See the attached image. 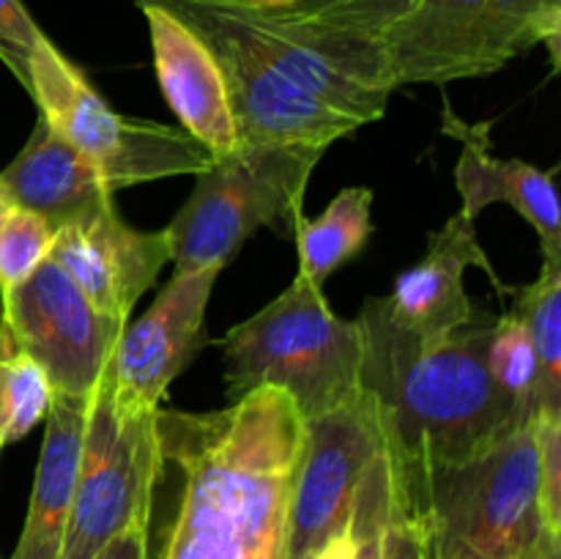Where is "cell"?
I'll use <instances>...</instances> for the list:
<instances>
[{
	"label": "cell",
	"mask_w": 561,
	"mask_h": 559,
	"mask_svg": "<svg viewBox=\"0 0 561 559\" xmlns=\"http://www.w3.org/2000/svg\"><path fill=\"white\" fill-rule=\"evenodd\" d=\"M305 420L261 387L217 411H157L159 559H283Z\"/></svg>",
	"instance_id": "1"
},
{
	"label": "cell",
	"mask_w": 561,
	"mask_h": 559,
	"mask_svg": "<svg viewBox=\"0 0 561 559\" xmlns=\"http://www.w3.org/2000/svg\"><path fill=\"white\" fill-rule=\"evenodd\" d=\"M362 389L376 406L392 493L409 497L427 469L474 458L526 417L488 370L493 323L477 310L442 340H416L394 327L378 296L359 312Z\"/></svg>",
	"instance_id": "2"
},
{
	"label": "cell",
	"mask_w": 561,
	"mask_h": 559,
	"mask_svg": "<svg viewBox=\"0 0 561 559\" xmlns=\"http://www.w3.org/2000/svg\"><path fill=\"white\" fill-rule=\"evenodd\" d=\"M394 504L420 524L425 559L561 557V529L542 507L540 417L474 458L427 469Z\"/></svg>",
	"instance_id": "3"
},
{
	"label": "cell",
	"mask_w": 561,
	"mask_h": 559,
	"mask_svg": "<svg viewBox=\"0 0 561 559\" xmlns=\"http://www.w3.org/2000/svg\"><path fill=\"white\" fill-rule=\"evenodd\" d=\"M228 398L261 387L283 389L310 422L362 395L359 321L334 316L321 285L296 274L261 312L222 338Z\"/></svg>",
	"instance_id": "4"
},
{
	"label": "cell",
	"mask_w": 561,
	"mask_h": 559,
	"mask_svg": "<svg viewBox=\"0 0 561 559\" xmlns=\"http://www.w3.org/2000/svg\"><path fill=\"white\" fill-rule=\"evenodd\" d=\"M323 153L316 146H239L195 173V190L164 228L173 272L225 269L261 228L294 236Z\"/></svg>",
	"instance_id": "5"
},
{
	"label": "cell",
	"mask_w": 561,
	"mask_h": 559,
	"mask_svg": "<svg viewBox=\"0 0 561 559\" xmlns=\"http://www.w3.org/2000/svg\"><path fill=\"white\" fill-rule=\"evenodd\" d=\"M561 0H416L381 38L392 88L488 77L537 44L559 64Z\"/></svg>",
	"instance_id": "6"
},
{
	"label": "cell",
	"mask_w": 561,
	"mask_h": 559,
	"mask_svg": "<svg viewBox=\"0 0 561 559\" xmlns=\"http://www.w3.org/2000/svg\"><path fill=\"white\" fill-rule=\"evenodd\" d=\"M31 99L38 118L64 137L113 192L211 168V151L179 126L115 113L88 77L49 42L31 60Z\"/></svg>",
	"instance_id": "7"
},
{
	"label": "cell",
	"mask_w": 561,
	"mask_h": 559,
	"mask_svg": "<svg viewBox=\"0 0 561 559\" xmlns=\"http://www.w3.org/2000/svg\"><path fill=\"white\" fill-rule=\"evenodd\" d=\"M162 5L201 36L222 71L239 146H316L329 148L359 129L343 115L279 75L252 42L233 0H135Z\"/></svg>",
	"instance_id": "8"
},
{
	"label": "cell",
	"mask_w": 561,
	"mask_h": 559,
	"mask_svg": "<svg viewBox=\"0 0 561 559\" xmlns=\"http://www.w3.org/2000/svg\"><path fill=\"white\" fill-rule=\"evenodd\" d=\"M157 480V414L121 411L107 370L88 398L69 526L58 559H93L115 535L148 524Z\"/></svg>",
	"instance_id": "9"
},
{
	"label": "cell",
	"mask_w": 561,
	"mask_h": 559,
	"mask_svg": "<svg viewBox=\"0 0 561 559\" xmlns=\"http://www.w3.org/2000/svg\"><path fill=\"white\" fill-rule=\"evenodd\" d=\"M0 318L44 367L53 392L75 398H91L124 329L96 310L53 258L0 294Z\"/></svg>",
	"instance_id": "10"
},
{
	"label": "cell",
	"mask_w": 561,
	"mask_h": 559,
	"mask_svg": "<svg viewBox=\"0 0 561 559\" xmlns=\"http://www.w3.org/2000/svg\"><path fill=\"white\" fill-rule=\"evenodd\" d=\"M378 453H383L381 422L365 389L351 403L305 422L283 559H310L348 529L356 488Z\"/></svg>",
	"instance_id": "11"
},
{
	"label": "cell",
	"mask_w": 561,
	"mask_h": 559,
	"mask_svg": "<svg viewBox=\"0 0 561 559\" xmlns=\"http://www.w3.org/2000/svg\"><path fill=\"white\" fill-rule=\"evenodd\" d=\"M222 269L173 272L146 316L121 329L107 365L110 389L121 411L157 414L170 384L208 343L206 312Z\"/></svg>",
	"instance_id": "12"
},
{
	"label": "cell",
	"mask_w": 561,
	"mask_h": 559,
	"mask_svg": "<svg viewBox=\"0 0 561 559\" xmlns=\"http://www.w3.org/2000/svg\"><path fill=\"white\" fill-rule=\"evenodd\" d=\"M53 258L96 310L129 323L131 310L170 261L164 230H137L115 203L55 230Z\"/></svg>",
	"instance_id": "13"
},
{
	"label": "cell",
	"mask_w": 561,
	"mask_h": 559,
	"mask_svg": "<svg viewBox=\"0 0 561 559\" xmlns=\"http://www.w3.org/2000/svg\"><path fill=\"white\" fill-rule=\"evenodd\" d=\"M471 266L482 269L499 294H507L496 269L480 247L474 219L458 212L427 236L422 261L405 269L392 294L381 299L383 312L394 327L416 340L447 338L477 316L474 301L463 288V274Z\"/></svg>",
	"instance_id": "14"
},
{
	"label": "cell",
	"mask_w": 561,
	"mask_h": 559,
	"mask_svg": "<svg viewBox=\"0 0 561 559\" xmlns=\"http://www.w3.org/2000/svg\"><path fill=\"white\" fill-rule=\"evenodd\" d=\"M442 132L460 142V159L455 164L460 214L477 219L491 203H507L540 233L542 258L561 261L557 168L540 170L524 159L496 157L491 151V124H469L449 102L442 110Z\"/></svg>",
	"instance_id": "15"
},
{
	"label": "cell",
	"mask_w": 561,
	"mask_h": 559,
	"mask_svg": "<svg viewBox=\"0 0 561 559\" xmlns=\"http://www.w3.org/2000/svg\"><path fill=\"white\" fill-rule=\"evenodd\" d=\"M137 9L148 22L159 85L179 118V129L195 137L214 159L233 153L239 148V132L214 55L195 31L162 5L140 3Z\"/></svg>",
	"instance_id": "16"
},
{
	"label": "cell",
	"mask_w": 561,
	"mask_h": 559,
	"mask_svg": "<svg viewBox=\"0 0 561 559\" xmlns=\"http://www.w3.org/2000/svg\"><path fill=\"white\" fill-rule=\"evenodd\" d=\"M0 190L14 206L38 214L55 230L115 203V192L102 175L44 118H36L14 162L0 170Z\"/></svg>",
	"instance_id": "17"
},
{
	"label": "cell",
	"mask_w": 561,
	"mask_h": 559,
	"mask_svg": "<svg viewBox=\"0 0 561 559\" xmlns=\"http://www.w3.org/2000/svg\"><path fill=\"white\" fill-rule=\"evenodd\" d=\"M88 398L53 392L25 526L11 559H58L69 526Z\"/></svg>",
	"instance_id": "18"
},
{
	"label": "cell",
	"mask_w": 561,
	"mask_h": 559,
	"mask_svg": "<svg viewBox=\"0 0 561 559\" xmlns=\"http://www.w3.org/2000/svg\"><path fill=\"white\" fill-rule=\"evenodd\" d=\"M373 236V192L367 186H348L340 192L327 212L316 219L301 217L296 225L299 272L310 283L321 285L343 263L356 258Z\"/></svg>",
	"instance_id": "19"
},
{
	"label": "cell",
	"mask_w": 561,
	"mask_h": 559,
	"mask_svg": "<svg viewBox=\"0 0 561 559\" xmlns=\"http://www.w3.org/2000/svg\"><path fill=\"white\" fill-rule=\"evenodd\" d=\"M513 296L510 310L526 323L537 360L535 414L561 417V261L542 258L540 277Z\"/></svg>",
	"instance_id": "20"
},
{
	"label": "cell",
	"mask_w": 561,
	"mask_h": 559,
	"mask_svg": "<svg viewBox=\"0 0 561 559\" xmlns=\"http://www.w3.org/2000/svg\"><path fill=\"white\" fill-rule=\"evenodd\" d=\"M49 400L53 387L47 373L0 318V453L47 417Z\"/></svg>",
	"instance_id": "21"
},
{
	"label": "cell",
	"mask_w": 561,
	"mask_h": 559,
	"mask_svg": "<svg viewBox=\"0 0 561 559\" xmlns=\"http://www.w3.org/2000/svg\"><path fill=\"white\" fill-rule=\"evenodd\" d=\"M414 3L416 0H290L283 14L334 36L378 42Z\"/></svg>",
	"instance_id": "22"
},
{
	"label": "cell",
	"mask_w": 561,
	"mask_h": 559,
	"mask_svg": "<svg viewBox=\"0 0 561 559\" xmlns=\"http://www.w3.org/2000/svg\"><path fill=\"white\" fill-rule=\"evenodd\" d=\"M488 370L504 395L524 411L535 414V387H537V360L531 349L526 323L513 310L504 312L493 323L491 343H488Z\"/></svg>",
	"instance_id": "23"
},
{
	"label": "cell",
	"mask_w": 561,
	"mask_h": 559,
	"mask_svg": "<svg viewBox=\"0 0 561 559\" xmlns=\"http://www.w3.org/2000/svg\"><path fill=\"white\" fill-rule=\"evenodd\" d=\"M392 475L387 453H378L367 466L351 510V543L354 559H387L389 526H392Z\"/></svg>",
	"instance_id": "24"
},
{
	"label": "cell",
	"mask_w": 561,
	"mask_h": 559,
	"mask_svg": "<svg viewBox=\"0 0 561 559\" xmlns=\"http://www.w3.org/2000/svg\"><path fill=\"white\" fill-rule=\"evenodd\" d=\"M55 228L27 208L11 206L0 223V294L31 277L49 261Z\"/></svg>",
	"instance_id": "25"
},
{
	"label": "cell",
	"mask_w": 561,
	"mask_h": 559,
	"mask_svg": "<svg viewBox=\"0 0 561 559\" xmlns=\"http://www.w3.org/2000/svg\"><path fill=\"white\" fill-rule=\"evenodd\" d=\"M44 31L36 25L22 0H0V60L31 91V60Z\"/></svg>",
	"instance_id": "26"
},
{
	"label": "cell",
	"mask_w": 561,
	"mask_h": 559,
	"mask_svg": "<svg viewBox=\"0 0 561 559\" xmlns=\"http://www.w3.org/2000/svg\"><path fill=\"white\" fill-rule=\"evenodd\" d=\"M394 499V497H392ZM387 559H425V543H422L420 524L405 510L394 504L392 526H389Z\"/></svg>",
	"instance_id": "27"
},
{
	"label": "cell",
	"mask_w": 561,
	"mask_h": 559,
	"mask_svg": "<svg viewBox=\"0 0 561 559\" xmlns=\"http://www.w3.org/2000/svg\"><path fill=\"white\" fill-rule=\"evenodd\" d=\"M93 559H148V524H135L115 535Z\"/></svg>",
	"instance_id": "28"
},
{
	"label": "cell",
	"mask_w": 561,
	"mask_h": 559,
	"mask_svg": "<svg viewBox=\"0 0 561 559\" xmlns=\"http://www.w3.org/2000/svg\"><path fill=\"white\" fill-rule=\"evenodd\" d=\"M310 559H354V543H351V529L340 532L332 540L323 543Z\"/></svg>",
	"instance_id": "29"
},
{
	"label": "cell",
	"mask_w": 561,
	"mask_h": 559,
	"mask_svg": "<svg viewBox=\"0 0 561 559\" xmlns=\"http://www.w3.org/2000/svg\"><path fill=\"white\" fill-rule=\"evenodd\" d=\"M11 206H14V203H11L9 197H5V192L0 190V223H3V217H5V214L11 212Z\"/></svg>",
	"instance_id": "30"
},
{
	"label": "cell",
	"mask_w": 561,
	"mask_h": 559,
	"mask_svg": "<svg viewBox=\"0 0 561 559\" xmlns=\"http://www.w3.org/2000/svg\"><path fill=\"white\" fill-rule=\"evenodd\" d=\"M557 559H561V557H557Z\"/></svg>",
	"instance_id": "31"
}]
</instances>
